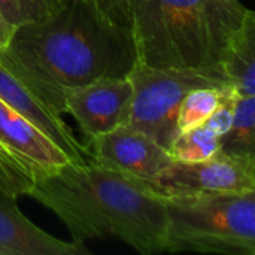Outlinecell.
I'll list each match as a JSON object with an SVG mask.
<instances>
[{
  "mask_svg": "<svg viewBox=\"0 0 255 255\" xmlns=\"http://www.w3.org/2000/svg\"><path fill=\"white\" fill-rule=\"evenodd\" d=\"M0 57L58 114L63 90L128 76L137 63L131 31L109 21L88 0H69L49 19L16 27Z\"/></svg>",
  "mask_w": 255,
  "mask_h": 255,
  "instance_id": "obj_1",
  "label": "cell"
},
{
  "mask_svg": "<svg viewBox=\"0 0 255 255\" xmlns=\"http://www.w3.org/2000/svg\"><path fill=\"white\" fill-rule=\"evenodd\" d=\"M27 196L67 226L73 244L118 238L142 255L166 253L164 199L94 160H69L36 175Z\"/></svg>",
  "mask_w": 255,
  "mask_h": 255,
  "instance_id": "obj_2",
  "label": "cell"
},
{
  "mask_svg": "<svg viewBox=\"0 0 255 255\" xmlns=\"http://www.w3.org/2000/svg\"><path fill=\"white\" fill-rule=\"evenodd\" d=\"M247 12L239 0H130L137 61L160 69L218 66Z\"/></svg>",
  "mask_w": 255,
  "mask_h": 255,
  "instance_id": "obj_3",
  "label": "cell"
},
{
  "mask_svg": "<svg viewBox=\"0 0 255 255\" xmlns=\"http://www.w3.org/2000/svg\"><path fill=\"white\" fill-rule=\"evenodd\" d=\"M166 253L255 255V191L163 197Z\"/></svg>",
  "mask_w": 255,
  "mask_h": 255,
  "instance_id": "obj_4",
  "label": "cell"
},
{
  "mask_svg": "<svg viewBox=\"0 0 255 255\" xmlns=\"http://www.w3.org/2000/svg\"><path fill=\"white\" fill-rule=\"evenodd\" d=\"M128 78L133 96L126 124L145 133L164 149H169L179 133L178 112L188 91L235 87L221 64L205 69H160L137 61Z\"/></svg>",
  "mask_w": 255,
  "mask_h": 255,
  "instance_id": "obj_5",
  "label": "cell"
},
{
  "mask_svg": "<svg viewBox=\"0 0 255 255\" xmlns=\"http://www.w3.org/2000/svg\"><path fill=\"white\" fill-rule=\"evenodd\" d=\"M72 160L22 114L0 99V190L27 196L33 178Z\"/></svg>",
  "mask_w": 255,
  "mask_h": 255,
  "instance_id": "obj_6",
  "label": "cell"
},
{
  "mask_svg": "<svg viewBox=\"0 0 255 255\" xmlns=\"http://www.w3.org/2000/svg\"><path fill=\"white\" fill-rule=\"evenodd\" d=\"M142 184L160 197L255 191V161L223 152L202 161H172L152 182Z\"/></svg>",
  "mask_w": 255,
  "mask_h": 255,
  "instance_id": "obj_7",
  "label": "cell"
},
{
  "mask_svg": "<svg viewBox=\"0 0 255 255\" xmlns=\"http://www.w3.org/2000/svg\"><path fill=\"white\" fill-rule=\"evenodd\" d=\"M131 96L133 84L128 76L102 78L63 90V114L75 118L88 140L127 123Z\"/></svg>",
  "mask_w": 255,
  "mask_h": 255,
  "instance_id": "obj_8",
  "label": "cell"
},
{
  "mask_svg": "<svg viewBox=\"0 0 255 255\" xmlns=\"http://www.w3.org/2000/svg\"><path fill=\"white\" fill-rule=\"evenodd\" d=\"M85 146L96 163L145 184L173 161L167 149L128 124L88 139Z\"/></svg>",
  "mask_w": 255,
  "mask_h": 255,
  "instance_id": "obj_9",
  "label": "cell"
},
{
  "mask_svg": "<svg viewBox=\"0 0 255 255\" xmlns=\"http://www.w3.org/2000/svg\"><path fill=\"white\" fill-rule=\"evenodd\" d=\"M0 99L30 120L72 160H90V151L82 145L61 114L54 111L21 72L0 57Z\"/></svg>",
  "mask_w": 255,
  "mask_h": 255,
  "instance_id": "obj_10",
  "label": "cell"
},
{
  "mask_svg": "<svg viewBox=\"0 0 255 255\" xmlns=\"http://www.w3.org/2000/svg\"><path fill=\"white\" fill-rule=\"evenodd\" d=\"M90 254L84 245L60 241L34 226L18 208L16 197L0 190V255Z\"/></svg>",
  "mask_w": 255,
  "mask_h": 255,
  "instance_id": "obj_11",
  "label": "cell"
},
{
  "mask_svg": "<svg viewBox=\"0 0 255 255\" xmlns=\"http://www.w3.org/2000/svg\"><path fill=\"white\" fill-rule=\"evenodd\" d=\"M221 66L239 96H255V12L248 9L230 39Z\"/></svg>",
  "mask_w": 255,
  "mask_h": 255,
  "instance_id": "obj_12",
  "label": "cell"
},
{
  "mask_svg": "<svg viewBox=\"0 0 255 255\" xmlns=\"http://www.w3.org/2000/svg\"><path fill=\"white\" fill-rule=\"evenodd\" d=\"M220 152L255 161V96H238L232 127L220 137Z\"/></svg>",
  "mask_w": 255,
  "mask_h": 255,
  "instance_id": "obj_13",
  "label": "cell"
},
{
  "mask_svg": "<svg viewBox=\"0 0 255 255\" xmlns=\"http://www.w3.org/2000/svg\"><path fill=\"white\" fill-rule=\"evenodd\" d=\"M235 87L224 88H196L185 94L178 112V130H190L202 126L220 106L226 96L235 93Z\"/></svg>",
  "mask_w": 255,
  "mask_h": 255,
  "instance_id": "obj_14",
  "label": "cell"
},
{
  "mask_svg": "<svg viewBox=\"0 0 255 255\" xmlns=\"http://www.w3.org/2000/svg\"><path fill=\"white\" fill-rule=\"evenodd\" d=\"M167 151L173 161L191 163L208 160L220 152V136L202 124L179 131Z\"/></svg>",
  "mask_w": 255,
  "mask_h": 255,
  "instance_id": "obj_15",
  "label": "cell"
},
{
  "mask_svg": "<svg viewBox=\"0 0 255 255\" xmlns=\"http://www.w3.org/2000/svg\"><path fill=\"white\" fill-rule=\"evenodd\" d=\"M69 0H0V15L15 30L25 24L42 22L60 12Z\"/></svg>",
  "mask_w": 255,
  "mask_h": 255,
  "instance_id": "obj_16",
  "label": "cell"
},
{
  "mask_svg": "<svg viewBox=\"0 0 255 255\" xmlns=\"http://www.w3.org/2000/svg\"><path fill=\"white\" fill-rule=\"evenodd\" d=\"M238 93H230L229 96L224 97V100L220 103V106L211 114V117L203 123L205 127H208L211 131H214L217 136H224L233 123L235 118V106H236V99Z\"/></svg>",
  "mask_w": 255,
  "mask_h": 255,
  "instance_id": "obj_17",
  "label": "cell"
},
{
  "mask_svg": "<svg viewBox=\"0 0 255 255\" xmlns=\"http://www.w3.org/2000/svg\"><path fill=\"white\" fill-rule=\"evenodd\" d=\"M94 4L109 21L121 28L131 31V16H130V0H88Z\"/></svg>",
  "mask_w": 255,
  "mask_h": 255,
  "instance_id": "obj_18",
  "label": "cell"
},
{
  "mask_svg": "<svg viewBox=\"0 0 255 255\" xmlns=\"http://www.w3.org/2000/svg\"><path fill=\"white\" fill-rule=\"evenodd\" d=\"M13 28L4 21V18L0 15V54L4 51V48L7 46L10 37H12Z\"/></svg>",
  "mask_w": 255,
  "mask_h": 255,
  "instance_id": "obj_19",
  "label": "cell"
}]
</instances>
